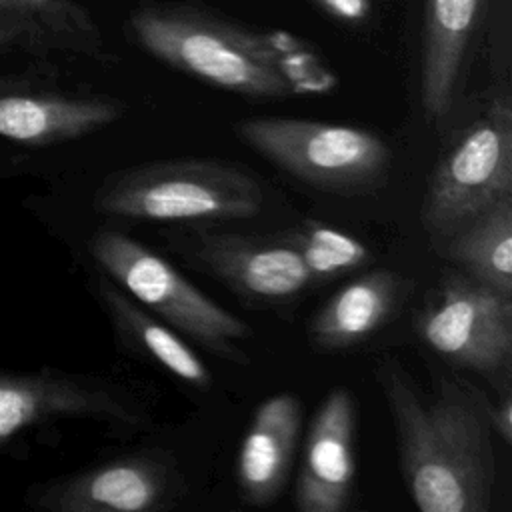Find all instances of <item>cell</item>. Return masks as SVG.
<instances>
[{
	"label": "cell",
	"instance_id": "obj_1",
	"mask_svg": "<svg viewBox=\"0 0 512 512\" xmlns=\"http://www.w3.org/2000/svg\"><path fill=\"white\" fill-rule=\"evenodd\" d=\"M376 376L414 504L422 512H488L496 456L484 398L460 380L426 396L392 360L380 362Z\"/></svg>",
	"mask_w": 512,
	"mask_h": 512
},
{
	"label": "cell",
	"instance_id": "obj_2",
	"mask_svg": "<svg viewBox=\"0 0 512 512\" xmlns=\"http://www.w3.org/2000/svg\"><path fill=\"white\" fill-rule=\"evenodd\" d=\"M136 42L154 58L250 98L326 92L336 78L304 44L256 34L186 4H144L130 16Z\"/></svg>",
	"mask_w": 512,
	"mask_h": 512
},
{
	"label": "cell",
	"instance_id": "obj_3",
	"mask_svg": "<svg viewBox=\"0 0 512 512\" xmlns=\"http://www.w3.org/2000/svg\"><path fill=\"white\" fill-rule=\"evenodd\" d=\"M92 204L114 218L204 224L256 216L264 190L232 164L184 158L118 170L96 188Z\"/></svg>",
	"mask_w": 512,
	"mask_h": 512
},
{
	"label": "cell",
	"instance_id": "obj_4",
	"mask_svg": "<svg viewBox=\"0 0 512 512\" xmlns=\"http://www.w3.org/2000/svg\"><path fill=\"white\" fill-rule=\"evenodd\" d=\"M90 254L104 276L176 332L228 362H248L242 342L252 336L250 326L206 296L166 258L118 230L96 232Z\"/></svg>",
	"mask_w": 512,
	"mask_h": 512
},
{
	"label": "cell",
	"instance_id": "obj_5",
	"mask_svg": "<svg viewBox=\"0 0 512 512\" xmlns=\"http://www.w3.org/2000/svg\"><path fill=\"white\" fill-rule=\"evenodd\" d=\"M238 138L294 178L330 192H364L390 170L388 144L370 130L302 118H248Z\"/></svg>",
	"mask_w": 512,
	"mask_h": 512
},
{
	"label": "cell",
	"instance_id": "obj_6",
	"mask_svg": "<svg viewBox=\"0 0 512 512\" xmlns=\"http://www.w3.org/2000/svg\"><path fill=\"white\" fill-rule=\"evenodd\" d=\"M512 196V106L494 94L430 174L420 220L440 244L494 204Z\"/></svg>",
	"mask_w": 512,
	"mask_h": 512
},
{
	"label": "cell",
	"instance_id": "obj_7",
	"mask_svg": "<svg viewBox=\"0 0 512 512\" xmlns=\"http://www.w3.org/2000/svg\"><path fill=\"white\" fill-rule=\"evenodd\" d=\"M420 340L446 362L496 376L512 358V296L448 270L416 316Z\"/></svg>",
	"mask_w": 512,
	"mask_h": 512
},
{
	"label": "cell",
	"instance_id": "obj_8",
	"mask_svg": "<svg viewBox=\"0 0 512 512\" xmlns=\"http://www.w3.org/2000/svg\"><path fill=\"white\" fill-rule=\"evenodd\" d=\"M186 496L176 460L162 450H138L30 490L46 512H166Z\"/></svg>",
	"mask_w": 512,
	"mask_h": 512
},
{
	"label": "cell",
	"instance_id": "obj_9",
	"mask_svg": "<svg viewBox=\"0 0 512 512\" xmlns=\"http://www.w3.org/2000/svg\"><path fill=\"white\" fill-rule=\"evenodd\" d=\"M180 240L198 266L250 302H288L314 284L292 232L248 236L196 230Z\"/></svg>",
	"mask_w": 512,
	"mask_h": 512
},
{
	"label": "cell",
	"instance_id": "obj_10",
	"mask_svg": "<svg viewBox=\"0 0 512 512\" xmlns=\"http://www.w3.org/2000/svg\"><path fill=\"white\" fill-rule=\"evenodd\" d=\"M62 418L126 426L142 420L132 398L110 382L56 370L0 372V442L30 426Z\"/></svg>",
	"mask_w": 512,
	"mask_h": 512
},
{
	"label": "cell",
	"instance_id": "obj_11",
	"mask_svg": "<svg viewBox=\"0 0 512 512\" xmlns=\"http://www.w3.org/2000/svg\"><path fill=\"white\" fill-rule=\"evenodd\" d=\"M124 106L106 96L68 94L16 74H0V136L26 146H54L116 122Z\"/></svg>",
	"mask_w": 512,
	"mask_h": 512
},
{
	"label": "cell",
	"instance_id": "obj_12",
	"mask_svg": "<svg viewBox=\"0 0 512 512\" xmlns=\"http://www.w3.org/2000/svg\"><path fill=\"white\" fill-rule=\"evenodd\" d=\"M356 408L348 388L336 386L316 410L294 484L300 512H342L354 484Z\"/></svg>",
	"mask_w": 512,
	"mask_h": 512
},
{
	"label": "cell",
	"instance_id": "obj_13",
	"mask_svg": "<svg viewBox=\"0 0 512 512\" xmlns=\"http://www.w3.org/2000/svg\"><path fill=\"white\" fill-rule=\"evenodd\" d=\"M302 426V406L294 394L268 396L254 410L240 442L236 482L250 506H268L286 486Z\"/></svg>",
	"mask_w": 512,
	"mask_h": 512
},
{
	"label": "cell",
	"instance_id": "obj_14",
	"mask_svg": "<svg viewBox=\"0 0 512 512\" xmlns=\"http://www.w3.org/2000/svg\"><path fill=\"white\" fill-rule=\"evenodd\" d=\"M102 36L78 0H0V58L96 56Z\"/></svg>",
	"mask_w": 512,
	"mask_h": 512
},
{
	"label": "cell",
	"instance_id": "obj_15",
	"mask_svg": "<svg viewBox=\"0 0 512 512\" xmlns=\"http://www.w3.org/2000/svg\"><path fill=\"white\" fill-rule=\"evenodd\" d=\"M410 292V282L388 268L360 274L314 314L308 334L314 348L338 352L368 340L378 332Z\"/></svg>",
	"mask_w": 512,
	"mask_h": 512
},
{
	"label": "cell",
	"instance_id": "obj_16",
	"mask_svg": "<svg viewBox=\"0 0 512 512\" xmlns=\"http://www.w3.org/2000/svg\"><path fill=\"white\" fill-rule=\"evenodd\" d=\"M96 292L124 344L192 388L208 390L212 386V372L180 332L138 304L108 276L96 278Z\"/></svg>",
	"mask_w": 512,
	"mask_h": 512
},
{
	"label": "cell",
	"instance_id": "obj_17",
	"mask_svg": "<svg viewBox=\"0 0 512 512\" xmlns=\"http://www.w3.org/2000/svg\"><path fill=\"white\" fill-rule=\"evenodd\" d=\"M478 2L480 0H426L420 94L430 120H440L452 106Z\"/></svg>",
	"mask_w": 512,
	"mask_h": 512
},
{
	"label": "cell",
	"instance_id": "obj_18",
	"mask_svg": "<svg viewBox=\"0 0 512 512\" xmlns=\"http://www.w3.org/2000/svg\"><path fill=\"white\" fill-rule=\"evenodd\" d=\"M438 248L458 270L512 296V196L472 218Z\"/></svg>",
	"mask_w": 512,
	"mask_h": 512
},
{
	"label": "cell",
	"instance_id": "obj_19",
	"mask_svg": "<svg viewBox=\"0 0 512 512\" xmlns=\"http://www.w3.org/2000/svg\"><path fill=\"white\" fill-rule=\"evenodd\" d=\"M292 236L314 284L356 270L370 258V250L358 238L322 222H304L300 228L292 230Z\"/></svg>",
	"mask_w": 512,
	"mask_h": 512
},
{
	"label": "cell",
	"instance_id": "obj_20",
	"mask_svg": "<svg viewBox=\"0 0 512 512\" xmlns=\"http://www.w3.org/2000/svg\"><path fill=\"white\" fill-rule=\"evenodd\" d=\"M322 10L342 22H362L370 14V0H314Z\"/></svg>",
	"mask_w": 512,
	"mask_h": 512
},
{
	"label": "cell",
	"instance_id": "obj_21",
	"mask_svg": "<svg viewBox=\"0 0 512 512\" xmlns=\"http://www.w3.org/2000/svg\"><path fill=\"white\" fill-rule=\"evenodd\" d=\"M488 420L492 434L502 438L504 444L512 442V396L506 390L496 406H488Z\"/></svg>",
	"mask_w": 512,
	"mask_h": 512
}]
</instances>
